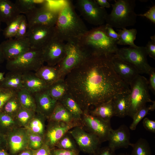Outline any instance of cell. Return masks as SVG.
Wrapping results in <instances>:
<instances>
[{"label":"cell","mask_w":155,"mask_h":155,"mask_svg":"<svg viewBox=\"0 0 155 155\" xmlns=\"http://www.w3.org/2000/svg\"><path fill=\"white\" fill-rule=\"evenodd\" d=\"M44 61L42 49L31 48L19 57L7 61L6 69L23 73L35 72L43 65Z\"/></svg>","instance_id":"5"},{"label":"cell","mask_w":155,"mask_h":155,"mask_svg":"<svg viewBox=\"0 0 155 155\" xmlns=\"http://www.w3.org/2000/svg\"><path fill=\"white\" fill-rule=\"evenodd\" d=\"M49 123L44 135V144L51 149L59 140L73 127L80 126L82 124H68L63 122L48 121Z\"/></svg>","instance_id":"13"},{"label":"cell","mask_w":155,"mask_h":155,"mask_svg":"<svg viewBox=\"0 0 155 155\" xmlns=\"http://www.w3.org/2000/svg\"><path fill=\"white\" fill-rule=\"evenodd\" d=\"M48 90L51 96L57 101L68 92L65 79L61 78L49 85Z\"/></svg>","instance_id":"29"},{"label":"cell","mask_w":155,"mask_h":155,"mask_svg":"<svg viewBox=\"0 0 155 155\" xmlns=\"http://www.w3.org/2000/svg\"><path fill=\"white\" fill-rule=\"evenodd\" d=\"M113 68L119 77L129 86L140 75L136 69L127 62L113 55L111 59Z\"/></svg>","instance_id":"17"},{"label":"cell","mask_w":155,"mask_h":155,"mask_svg":"<svg viewBox=\"0 0 155 155\" xmlns=\"http://www.w3.org/2000/svg\"><path fill=\"white\" fill-rule=\"evenodd\" d=\"M117 155H131L130 154H125V153H120L119 154H117Z\"/></svg>","instance_id":"58"},{"label":"cell","mask_w":155,"mask_h":155,"mask_svg":"<svg viewBox=\"0 0 155 155\" xmlns=\"http://www.w3.org/2000/svg\"><path fill=\"white\" fill-rule=\"evenodd\" d=\"M104 25L88 30L78 41L83 49L90 55L115 54L119 49L117 43L118 41L107 35L104 29Z\"/></svg>","instance_id":"3"},{"label":"cell","mask_w":155,"mask_h":155,"mask_svg":"<svg viewBox=\"0 0 155 155\" xmlns=\"http://www.w3.org/2000/svg\"><path fill=\"white\" fill-rule=\"evenodd\" d=\"M52 155H79V152L64 150L55 148L51 149Z\"/></svg>","instance_id":"46"},{"label":"cell","mask_w":155,"mask_h":155,"mask_svg":"<svg viewBox=\"0 0 155 155\" xmlns=\"http://www.w3.org/2000/svg\"><path fill=\"white\" fill-rule=\"evenodd\" d=\"M118 30L119 39L117 42V45H129L130 47H133L137 46L134 43L137 33L136 29L124 28Z\"/></svg>","instance_id":"32"},{"label":"cell","mask_w":155,"mask_h":155,"mask_svg":"<svg viewBox=\"0 0 155 155\" xmlns=\"http://www.w3.org/2000/svg\"><path fill=\"white\" fill-rule=\"evenodd\" d=\"M89 113L105 121L110 122L111 118L114 116L112 99L95 106L93 109L89 110Z\"/></svg>","instance_id":"28"},{"label":"cell","mask_w":155,"mask_h":155,"mask_svg":"<svg viewBox=\"0 0 155 155\" xmlns=\"http://www.w3.org/2000/svg\"><path fill=\"white\" fill-rule=\"evenodd\" d=\"M22 107L16 95L10 98L5 104L1 111L14 118Z\"/></svg>","instance_id":"36"},{"label":"cell","mask_w":155,"mask_h":155,"mask_svg":"<svg viewBox=\"0 0 155 155\" xmlns=\"http://www.w3.org/2000/svg\"><path fill=\"white\" fill-rule=\"evenodd\" d=\"M94 155V154H93V155Z\"/></svg>","instance_id":"60"},{"label":"cell","mask_w":155,"mask_h":155,"mask_svg":"<svg viewBox=\"0 0 155 155\" xmlns=\"http://www.w3.org/2000/svg\"><path fill=\"white\" fill-rule=\"evenodd\" d=\"M55 26L38 25L28 28L27 37L31 48L42 49L55 36Z\"/></svg>","instance_id":"14"},{"label":"cell","mask_w":155,"mask_h":155,"mask_svg":"<svg viewBox=\"0 0 155 155\" xmlns=\"http://www.w3.org/2000/svg\"><path fill=\"white\" fill-rule=\"evenodd\" d=\"M76 7L83 18L91 24L100 26L106 22L108 14L95 0H78Z\"/></svg>","instance_id":"9"},{"label":"cell","mask_w":155,"mask_h":155,"mask_svg":"<svg viewBox=\"0 0 155 155\" xmlns=\"http://www.w3.org/2000/svg\"><path fill=\"white\" fill-rule=\"evenodd\" d=\"M32 94L36 103V112L48 119L53 112L57 101L51 96L48 88Z\"/></svg>","instance_id":"18"},{"label":"cell","mask_w":155,"mask_h":155,"mask_svg":"<svg viewBox=\"0 0 155 155\" xmlns=\"http://www.w3.org/2000/svg\"><path fill=\"white\" fill-rule=\"evenodd\" d=\"M47 2V1L43 0H16L14 3L20 13L25 15Z\"/></svg>","instance_id":"31"},{"label":"cell","mask_w":155,"mask_h":155,"mask_svg":"<svg viewBox=\"0 0 155 155\" xmlns=\"http://www.w3.org/2000/svg\"><path fill=\"white\" fill-rule=\"evenodd\" d=\"M111 4L112 9L108 14L105 22L112 27L126 28L134 25L136 22L137 14L134 11L135 0H117Z\"/></svg>","instance_id":"4"},{"label":"cell","mask_w":155,"mask_h":155,"mask_svg":"<svg viewBox=\"0 0 155 155\" xmlns=\"http://www.w3.org/2000/svg\"><path fill=\"white\" fill-rule=\"evenodd\" d=\"M23 74L18 72L9 71L0 82V87L16 92L24 88L22 83Z\"/></svg>","instance_id":"26"},{"label":"cell","mask_w":155,"mask_h":155,"mask_svg":"<svg viewBox=\"0 0 155 155\" xmlns=\"http://www.w3.org/2000/svg\"><path fill=\"white\" fill-rule=\"evenodd\" d=\"M38 115L31 120L26 127L27 129L44 137L45 131L44 119L43 116L37 113Z\"/></svg>","instance_id":"33"},{"label":"cell","mask_w":155,"mask_h":155,"mask_svg":"<svg viewBox=\"0 0 155 155\" xmlns=\"http://www.w3.org/2000/svg\"><path fill=\"white\" fill-rule=\"evenodd\" d=\"M82 127L86 131L97 136L101 143L108 141L112 129L110 122L93 116L88 112H83L82 117Z\"/></svg>","instance_id":"12"},{"label":"cell","mask_w":155,"mask_h":155,"mask_svg":"<svg viewBox=\"0 0 155 155\" xmlns=\"http://www.w3.org/2000/svg\"><path fill=\"white\" fill-rule=\"evenodd\" d=\"M58 101L68 111L76 120L82 122L83 111L69 92Z\"/></svg>","instance_id":"27"},{"label":"cell","mask_w":155,"mask_h":155,"mask_svg":"<svg viewBox=\"0 0 155 155\" xmlns=\"http://www.w3.org/2000/svg\"><path fill=\"white\" fill-rule=\"evenodd\" d=\"M19 155H33V153L30 151L26 150L22 152Z\"/></svg>","instance_id":"54"},{"label":"cell","mask_w":155,"mask_h":155,"mask_svg":"<svg viewBox=\"0 0 155 155\" xmlns=\"http://www.w3.org/2000/svg\"><path fill=\"white\" fill-rule=\"evenodd\" d=\"M14 118L0 111V127L3 129L13 128L16 122Z\"/></svg>","instance_id":"41"},{"label":"cell","mask_w":155,"mask_h":155,"mask_svg":"<svg viewBox=\"0 0 155 155\" xmlns=\"http://www.w3.org/2000/svg\"><path fill=\"white\" fill-rule=\"evenodd\" d=\"M55 26V36L66 42H78L88 30L76 13L72 3L66 1L59 9Z\"/></svg>","instance_id":"2"},{"label":"cell","mask_w":155,"mask_h":155,"mask_svg":"<svg viewBox=\"0 0 155 155\" xmlns=\"http://www.w3.org/2000/svg\"><path fill=\"white\" fill-rule=\"evenodd\" d=\"M137 16L145 17L151 22L155 24V5L150 8L146 13L143 14H137Z\"/></svg>","instance_id":"49"},{"label":"cell","mask_w":155,"mask_h":155,"mask_svg":"<svg viewBox=\"0 0 155 155\" xmlns=\"http://www.w3.org/2000/svg\"><path fill=\"white\" fill-rule=\"evenodd\" d=\"M75 140L80 151L93 155L100 146L101 142L95 135L86 131L82 126L74 127L68 131Z\"/></svg>","instance_id":"11"},{"label":"cell","mask_w":155,"mask_h":155,"mask_svg":"<svg viewBox=\"0 0 155 155\" xmlns=\"http://www.w3.org/2000/svg\"><path fill=\"white\" fill-rule=\"evenodd\" d=\"M130 133L129 128L123 125L116 129H111L108 141V146L115 150L120 148H127L131 143L130 141Z\"/></svg>","instance_id":"19"},{"label":"cell","mask_w":155,"mask_h":155,"mask_svg":"<svg viewBox=\"0 0 155 155\" xmlns=\"http://www.w3.org/2000/svg\"><path fill=\"white\" fill-rule=\"evenodd\" d=\"M48 120L63 122L68 124H82L81 122L76 120L68 111L58 101Z\"/></svg>","instance_id":"23"},{"label":"cell","mask_w":155,"mask_h":155,"mask_svg":"<svg viewBox=\"0 0 155 155\" xmlns=\"http://www.w3.org/2000/svg\"><path fill=\"white\" fill-rule=\"evenodd\" d=\"M130 146L132 148L131 155H152L150 144L145 139L141 138Z\"/></svg>","instance_id":"34"},{"label":"cell","mask_w":155,"mask_h":155,"mask_svg":"<svg viewBox=\"0 0 155 155\" xmlns=\"http://www.w3.org/2000/svg\"><path fill=\"white\" fill-rule=\"evenodd\" d=\"M151 41H149L145 46L148 55L155 59V36H150Z\"/></svg>","instance_id":"44"},{"label":"cell","mask_w":155,"mask_h":155,"mask_svg":"<svg viewBox=\"0 0 155 155\" xmlns=\"http://www.w3.org/2000/svg\"><path fill=\"white\" fill-rule=\"evenodd\" d=\"M21 14L15 3L9 0H0V20L7 25Z\"/></svg>","instance_id":"22"},{"label":"cell","mask_w":155,"mask_h":155,"mask_svg":"<svg viewBox=\"0 0 155 155\" xmlns=\"http://www.w3.org/2000/svg\"><path fill=\"white\" fill-rule=\"evenodd\" d=\"M55 147L64 150L79 152L80 151L75 140L68 132L59 140Z\"/></svg>","instance_id":"35"},{"label":"cell","mask_w":155,"mask_h":155,"mask_svg":"<svg viewBox=\"0 0 155 155\" xmlns=\"http://www.w3.org/2000/svg\"><path fill=\"white\" fill-rule=\"evenodd\" d=\"M155 109V102L153 101L152 104L149 107L146 105L139 109L135 114L132 119L133 121L129 126V128L132 130H135L139 122L148 114L150 111H153Z\"/></svg>","instance_id":"39"},{"label":"cell","mask_w":155,"mask_h":155,"mask_svg":"<svg viewBox=\"0 0 155 155\" xmlns=\"http://www.w3.org/2000/svg\"><path fill=\"white\" fill-rule=\"evenodd\" d=\"M10 133L8 137V143L12 153H16L28 146L27 129H16Z\"/></svg>","instance_id":"20"},{"label":"cell","mask_w":155,"mask_h":155,"mask_svg":"<svg viewBox=\"0 0 155 155\" xmlns=\"http://www.w3.org/2000/svg\"><path fill=\"white\" fill-rule=\"evenodd\" d=\"M22 78L24 88L32 94L47 88L49 86L32 71L23 73Z\"/></svg>","instance_id":"21"},{"label":"cell","mask_w":155,"mask_h":155,"mask_svg":"<svg viewBox=\"0 0 155 155\" xmlns=\"http://www.w3.org/2000/svg\"><path fill=\"white\" fill-rule=\"evenodd\" d=\"M28 30V24L25 16L24 15L20 22L18 32L14 37L16 39L27 37Z\"/></svg>","instance_id":"43"},{"label":"cell","mask_w":155,"mask_h":155,"mask_svg":"<svg viewBox=\"0 0 155 155\" xmlns=\"http://www.w3.org/2000/svg\"><path fill=\"white\" fill-rule=\"evenodd\" d=\"M0 46L5 59L7 61L19 57L31 48L27 37L7 39L3 41Z\"/></svg>","instance_id":"16"},{"label":"cell","mask_w":155,"mask_h":155,"mask_svg":"<svg viewBox=\"0 0 155 155\" xmlns=\"http://www.w3.org/2000/svg\"><path fill=\"white\" fill-rule=\"evenodd\" d=\"M59 9L51 8L46 4L38 6L25 14L28 29L38 25L55 26Z\"/></svg>","instance_id":"10"},{"label":"cell","mask_w":155,"mask_h":155,"mask_svg":"<svg viewBox=\"0 0 155 155\" xmlns=\"http://www.w3.org/2000/svg\"><path fill=\"white\" fill-rule=\"evenodd\" d=\"M115 55L133 66L139 74L149 75L154 68L148 62L145 47L137 46L136 47L119 48Z\"/></svg>","instance_id":"7"},{"label":"cell","mask_w":155,"mask_h":155,"mask_svg":"<svg viewBox=\"0 0 155 155\" xmlns=\"http://www.w3.org/2000/svg\"><path fill=\"white\" fill-rule=\"evenodd\" d=\"M35 112L21 107L14 119L17 123L22 126L27 127L29 123L35 115Z\"/></svg>","instance_id":"38"},{"label":"cell","mask_w":155,"mask_h":155,"mask_svg":"<svg viewBox=\"0 0 155 155\" xmlns=\"http://www.w3.org/2000/svg\"><path fill=\"white\" fill-rule=\"evenodd\" d=\"M33 155H52L51 149L45 144L33 153Z\"/></svg>","instance_id":"51"},{"label":"cell","mask_w":155,"mask_h":155,"mask_svg":"<svg viewBox=\"0 0 155 155\" xmlns=\"http://www.w3.org/2000/svg\"><path fill=\"white\" fill-rule=\"evenodd\" d=\"M0 155H9L6 151L2 148H0Z\"/></svg>","instance_id":"55"},{"label":"cell","mask_w":155,"mask_h":155,"mask_svg":"<svg viewBox=\"0 0 155 155\" xmlns=\"http://www.w3.org/2000/svg\"><path fill=\"white\" fill-rule=\"evenodd\" d=\"M98 5L102 8H109L111 7L110 4L107 0H95Z\"/></svg>","instance_id":"52"},{"label":"cell","mask_w":155,"mask_h":155,"mask_svg":"<svg viewBox=\"0 0 155 155\" xmlns=\"http://www.w3.org/2000/svg\"><path fill=\"white\" fill-rule=\"evenodd\" d=\"M1 21L0 20V34L1 32Z\"/></svg>","instance_id":"59"},{"label":"cell","mask_w":155,"mask_h":155,"mask_svg":"<svg viewBox=\"0 0 155 155\" xmlns=\"http://www.w3.org/2000/svg\"><path fill=\"white\" fill-rule=\"evenodd\" d=\"M114 54L90 55L66 76L68 92L83 112L118 94L130 92L129 86L113 68Z\"/></svg>","instance_id":"1"},{"label":"cell","mask_w":155,"mask_h":155,"mask_svg":"<svg viewBox=\"0 0 155 155\" xmlns=\"http://www.w3.org/2000/svg\"><path fill=\"white\" fill-rule=\"evenodd\" d=\"M94 155H117L115 150L108 146L100 147L96 151Z\"/></svg>","instance_id":"45"},{"label":"cell","mask_w":155,"mask_h":155,"mask_svg":"<svg viewBox=\"0 0 155 155\" xmlns=\"http://www.w3.org/2000/svg\"><path fill=\"white\" fill-rule=\"evenodd\" d=\"M149 80H148V88L153 94H155V69L154 68L149 74Z\"/></svg>","instance_id":"50"},{"label":"cell","mask_w":155,"mask_h":155,"mask_svg":"<svg viewBox=\"0 0 155 155\" xmlns=\"http://www.w3.org/2000/svg\"><path fill=\"white\" fill-rule=\"evenodd\" d=\"M143 125L144 128L148 131L154 133H155V121L150 120L148 118L144 119Z\"/></svg>","instance_id":"48"},{"label":"cell","mask_w":155,"mask_h":155,"mask_svg":"<svg viewBox=\"0 0 155 155\" xmlns=\"http://www.w3.org/2000/svg\"><path fill=\"white\" fill-rule=\"evenodd\" d=\"M17 96L22 107L36 112V102L32 93L23 88L17 92Z\"/></svg>","instance_id":"30"},{"label":"cell","mask_w":155,"mask_h":155,"mask_svg":"<svg viewBox=\"0 0 155 155\" xmlns=\"http://www.w3.org/2000/svg\"><path fill=\"white\" fill-rule=\"evenodd\" d=\"M127 116L133 118L136 112L146 105L148 102H153L149 93L148 80L139 75L130 85Z\"/></svg>","instance_id":"6"},{"label":"cell","mask_w":155,"mask_h":155,"mask_svg":"<svg viewBox=\"0 0 155 155\" xmlns=\"http://www.w3.org/2000/svg\"><path fill=\"white\" fill-rule=\"evenodd\" d=\"M66 43L58 39L55 34L42 49L44 62L49 66L56 65L63 58Z\"/></svg>","instance_id":"15"},{"label":"cell","mask_w":155,"mask_h":155,"mask_svg":"<svg viewBox=\"0 0 155 155\" xmlns=\"http://www.w3.org/2000/svg\"><path fill=\"white\" fill-rule=\"evenodd\" d=\"M27 129L28 139V146L32 149L37 150L44 144V137Z\"/></svg>","instance_id":"40"},{"label":"cell","mask_w":155,"mask_h":155,"mask_svg":"<svg viewBox=\"0 0 155 155\" xmlns=\"http://www.w3.org/2000/svg\"><path fill=\"white\" fill-rule=\"evenodd\" d=\"M24 15L20 14L7 25L3 31L5 38L8 39L14 37L19 29Z\"/></svg>","instance_id":"37"},{"label":"cell","mask_w":155,"mask_h":155,"mask_svg":"<svg viewBox=\"0 0 155 155\" xmlns=\"http://www.w3.org/2000/svg\"><path fill=\"white\" fill-rule=\"evenodd\" d=\"M16 94L15 91L0 87V111L5 103Z\"/></svg>","instance_id":"42"},{"label":"cell","mask_w":155,"mask_h":155,"mask_svg":"<svg viewBox=\"0 0 155 155\" xmlns=\"http://www.w3.org/2000/svg\"><path fill=\"white\" fill-rule=\"evenodd\" d=\"M35 74L49 86L61 78L56 65H43L35 72Z\"/></svg>","instance_id":"24"},{"label":"cell","mask_w":155,"mask_h":155,"mask_svg":"<svg viewBox=\"0 0 155 155\" xmlns=\"http://www.w3.org/2000/svg\"><path fill=\"white\" fill-rule=\"evenodd\" d=\"M90 55L83 49L78 42H66L65 56L62 61L56 65L61 78L65 79L69 72L80 64Z\"/></svg>","instance_id":"8"},{"label":"cell","mask_w":155,"mask_h":155,"mask_svg":"<svg viewBox=\"0 0 155 155\" xmlns=\"http://www.w3.org/2000/svg\"><path fill=\"white\" fill-rule=\"evenodd\" d=\"M104 28L107 35L111 38L117 41L119 39V36L117 33L113 29V27L107 24L104 25Z\"/></svg>","instance_id":"47"},{"label":"cell","mask_w":155,"mask_h":155,"mask_svg":"<svg viewBox=\"0 0 155 155\" xmlns=\"http://www.w3.org/2000/svg\"><path fill=\"white\" fill-rule=\"evenodd\" d=\"M5 60L4 56L0 44V63H3Z\"/></svg>","instance_id":"53"},{"label":"cell","mask_w":155,"mask_h":155,"mask_svg":"<svg viewBox=\"0 0 155 155\" xmlns=\"http://www.w3.org/2000/svg\"><path fill=\"white\" fill-rule=\"evenodd\" d=\"M3 139L1 135L0 134V148H2L1 146L3 143Z\"/></svg>","instance_id":"57"},{"label":"cell","mask_w":155,"mask_h":155,"mask_svg":"<svg viewBox=\"0 0 155 155\" xmlns=\"http://www.w3.org/2000/svg\"><path fill=\"white\" fill-rule=\"evenodd\" d=\"M129 93L118 94L112 99L114 116L123 118L128 115Z\"/></svg>","instance_id":"25"},{"label":"cell","mask_w":155,"mask_h":155,"mask_svg":"<svg viewBox=\"0 0 155 155\" xmlns=\"http://www.w3.org/2000/svg\"><path fill=\"white\" fill-rule=\"evenodd\" d=\"M4 72H0V82L2 81L4 78Z\"/></svg>","instance_id":"56"}]
</instances>
